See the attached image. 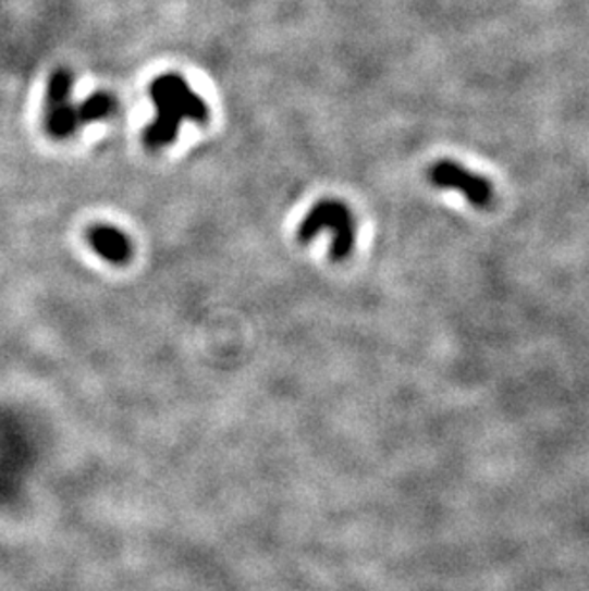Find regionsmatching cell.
<instances>
[{
	"label": "cell",
	"instance_id": "277c9868",
	"mask_svg": "<svg viewBox=\"0 0 589 591\" xmlns=\"http://www.w3.org/2000/svg\"><path fill=\"white\" fill-rule=\"evenodd\" d=\"M427 178L434 188L454 189L477 209H488L494 204V186L482 174L473 173L452 159H440L432 163Z\"/></svg>",
	"mask_w": 589,
	"mask_h": 591
},
{
	"label": "cell",
	"instance_id": "8992f818",
	"mask_svg": "<svg viewBox=\"0 0 589 591\" xmlns=\"http://www.w3.org/2000/svg\"><path fill=\"white\" fill-rule=\"evenodd\" d=\"M79 108L81 125L85 126L95 121L111 118L118 113L119 102L115 96L106 90L88 96L87 100L77 103Z\"/></svg>",
	"mask_w": 589,
	"mask_h": 591
},
{
	"label": "cell",
	"instance_id": "7a4b0ae2",
	"mask_svg": "<svg viewBox=\"0 0 589 591\" xmlns=\"http://www.w3.org/2000/svg\"><path fill=\"white\" fill-rule=\"evenodd\" d=\"M323 230L333 236L331 259H348L356 245V219L348 206L338 199H323L316 204L300 222L299 239L307 244Z\"/></svg>",
	"mask_w": 589,
	"mask_h": 591
},
{
	"label": "cell",
	"instance_id": "5b68a950",
	"mask_svg": "<svg viewBox=\"0 0 589 591\" xmlns=\"http://www.w3.org/2000/svg\"><path fill=\"white\" fill-rule=\"evenodd\" d=\"M87 242L98 257L111 264H125L133 257V242L123 230L110 224H96L87 232Z\"/></svg>",
	"mask_w": 589,
	"mask_h": 591
},
{
	"label": "cell",
	"instance_id": "6da1fadb",
	"mask_svg": "<svg viewBox=\"0 0 589 591\" xmlns=\"http://www.w3.org/2000/svg\"><path fill=\"white\" fill-rule=\"evenodd\" d=\"M150 98L156 119L144 131V144L150 150H161L173 144L184 121L199 125L209 121V108L204 98L197 96L179 73H163L151 81Z\"/></svg>",
	"mask_w": 589,
	"mask_h": 591
},
{
	"label": "cell",
	"instance_id": "3957f363",
	"mask_svg": "<svg viewBox=\"0 0 589 591\" xmlns=\"http://www.w3.org/2000/svg\"><path fill=\"white\" fill-rule=\"evenodd\" d=\"M73 73L70 70H56L48 79L47 108H45V128L56 140H65L75 135L81 125L79 108L71 102Z\"/></svg>",
	"mask_w": 589,
	"mask_h": 591
}]
</instances>
